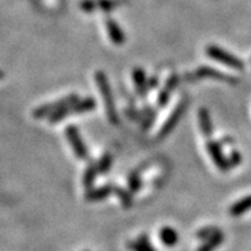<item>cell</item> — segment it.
<instances>
[{"label":"cell","instance_id":"obj_11","mask_svg":"<svg viewBox=\"0 0 251 251\" xmlns=\"http://www.w3.org/2000/svg\"><path fill=\"white\" fill-rule=\"evenodd\" d=\"M251 209V195L248 196V198H244L241 199V200H238L236 204H233L231 206V214L232 215H241L244 214V213H246L248 210H250Z\"/></svg>","mask_w":251,"mask_h":251},{"label":"cell","instance_id":"obj_15","mask_svg":"<svg viewBox=\"0 0 251 251\" xmlns=\"http://www.w3.org/2000/svg\"><path fill=\"white\" fill-rule=\"evenodd\" d=\"M160 238H162V241L164 242L165 245H175L178 240V235H177V232L175 229L169 227L163 228L162 231H160Z\"/></svg>","mask_w":251,"mask_h":251},{"label":"cell","instance_id":"obj_17","mask_svg":"<svg viewBox=\"0 0 251 251\" xmlns=\"http://www.w3.org/2000/svg\"><path fill=\"white\" fill-rule=\"evenodd\" d=\"M128 187H129V191L132 192V194L139 191L140 187H141V178H140V176L137 172H133L132 175L129 176Z\"/></svg>","mask_w":251,"mask_h":251},{"label":"cell","instance_id":"obj_25","mask_svg":"<svg viewBox=\"0 0 251 251\" xmlns=\"http://www.w3.org/2000/svg\"><path fill=\"white\" fill-rule=\"evenodd\" d=\"M156 82H158V79H156V77H154V78H150L149 82H148V86H149V89H151V87H155L156 86Z\"/></svg>","mask_w":251,"mask_h":251},{"label":"cell","instance_id":"obj_18","mask_svg":"<svg viewBox=\"0 0 251 251\" xmlns=\"http://www.w3.org/2000/svg\"><path fill=\"white\" fill-rule=\"evenodd\" d=\"M222 242V233L221 232H217L214 236H212L210 237V240H209L206 244L202 246L201 249H200V251H212L213 249L217 246V245H219Z\"/></svg>","mask_w":251,"mask_h":251},{"label":"cell","instance_id":"obj_21","mask_svg":"<svg viewBox=\"0 0 251 251\" xmlns=\"http://www.w3.org/2000/svg\"><path fill=\"white\" fill-rule=\"evenodd\" d=\"M169 94H171V91H168V90L165 89H163L162 91H160V94H159V96H158V104L160 106H165L167 105V102H168V100H169Z\"/></svg>","mask_w":251,"mask_h":251},{"label":"cell","instance_id":"obj_2","mask_svg":"<svg viewBox=\"0 0 251 251\" xmlns=\"http://www.w3.org/2000/svg\"><path fill=\"white\" fill-rule=\"evenodd\" d=\"M78 101V96L76 94H72V95H68L64 99H60L58 101L50 102L47 105L41 106V108H37L36 110H33V117L36 119L39 118H49L54 112L59 110L60 108H64V106L73 105L75 102Z\"/></svg>","mask_w":251,"mask_h":251},{"label":"cell","instance_id":"obj_6","mask_svg":"<svg viewBox=\"0 0 251 251\" xmlns=\"http://www.w3.org/2000/svg\"><path fill=\"white\" fill-rule=\"evenodd\" d=\"M185 106H186L185 102H183V104L181 102V104L176 108L175 112L169 116V118L167 119V122H165L164 126H163V128L160 129V132H159L158 135V139H163V137H165L168 133L172 132V129L175 128L177 122H178L179 118H181L182 113H183V110H185Z\"/></svg>","mask_w":251,"mask_h":251},{"label":"cell","instance_id":"obj_23","mask_svg":"<svg viewBox=\"0 0 251 251\" xmlns=\"http://www.w3.org/2000/svg\"><path fill=\"white\" fill-rule=\"evenodd\" d=\"M132 248L135 251H152L151 249L145 244V242H140V244H133Z\"/></svg>","mask_w":251,"mask_h":251},{"label":"cell","instance_id":"obj_3","mask_svg":"<svg viewBox=\"0 0 251 251\" xmlns=\"http://www.w3.org/2000/svg\"><path fill=\"white\" fill-rule=\"evenodd\" d=\"M206 54H208V56H210L212 59L218 60V62L223 63V64L231 67V68H235V70H242V68H244V63H242L241 60L218 47H214V45L208 47L206 48Z\"/></svg>","mask_w":251,"mask_h":251},{"label":"cell","instance_id":"obj_24","mask_svg":"<svg viewBox=\"0 0 251 251\" xmlns=\"http://www.w3.org/2000/svg\"><path fill=\"white\" fill-rule=\"evenodd\" d=\"M127 117L129 119H133V121H137L140 118H144V116H140V113L135 112V110H127Z\"/></svg>","mask_w":251,"mask_h":251},{"label":"cell","instance_id":"obj_10","mask_svg":"<svg viewBox=\"0 0 251 251\" xmlns=\"http://www.w3.org/2000/svg\"><path fill=\"white\" fill-rule=\"evenodd\" d=\"M112 192V187L110 186H104V187L95 188V190H89L86 194L87 201H99L105 199Z\"/></svg>","mask_w":251,"mask_h":251},{"label":"cell","instance_id":"obj_7","mask_svg":"<svg viewBox=\"0 0 251 251\" xmlns=\"http://www.w3.org/2000/svg\"><path fill=\"white\" fill-rule=\"evenodd\" d=\"M195 78H199V77H209V78H214V79H221V81H227L229 83H236L237 79L232 78V77L227 76L225 73L219 72L217 70H213V68H209V67H200L195 73Z\"/></svg>","mask_w":251,"mask_h":251},{"label":"cell","instance_id":"obj_20","mask_svg":"<svg viewBox=\"0 0 251 251\" xmlns=\"http://www.w3.org/2000/svg\"><path fill=\"white\" fill-rule=\"evenodd\" d=\"M117 194H118L122 204L125 205V208H129L132 205V196H131V194L128 191H126V190H117Z\"/></svg>","mask_w":251,"mask_h":251},{"label":"cell","instance_id":"obj_5","mask_svg":"<svg viewBox=\"0 0 251 251\" xmlns=\"http://www.w3.org/2000/svg\"><path fill=\"white\" fill-rule=\"evenodd\" d=\"M206 148H208L209 154H210V156H212L213 162L217 164V167H218L221 171H223V172H225V171H228L229 164H228V160L225 158V155H223V152H222V149L218 142L208 141Z\"/></svg>","mask_w":251,"mask_h":251},{"label":"cell","instance_id":"obj_8","mask_svg":"<svg viewBox=\"0 0 251 251\" xmlns=\"http://www.w3.org/2000/svg\"><path fill=\"white\" fill-rule=\"evenodd\" d=\"M133 79H135L137 93L140 94V96H145L146 91L149 89V86H148V81H146L145 77V72H144L141 68H136V70L133 71Z\"/></svg>","mask_w":251,"mask_h":251},{"label":"cell","instance_id":"obj_22","mask_svg":"<svg viewBox=\"0 0 251 251\" xmlns=\"http://www.w3.org/2000/svg\"><path fill=\"white\" fill-rule=\"evenodd\" d=\"M240 162H241V156H240V154H238L237 151L232 152L229 159H228V164H229V167H233V165L236 167Z\"/></svg>","mask_w":251,"mask_h":251},{"label":"cell","instance_id":"obj_16","mask_svg":"<svg viewBox=\"0 0 251 251\" xmlns=\"http://www.w3.org/2000/svg\"><path fill=\"white\" fill-rule=\"evenodd\" d=\"M73 113V108L72 105H68V106H64V108H60L59 110H56V112H54L51 116L49 117V121L51 123H56L59 122V121H62V119H64L66 117H68L70 114H72Z\"/></svg>","mask_w":251,"mask_h":251},{"label":"cell","instance_id":"obj_1","mask_svg":"<svg viewBox=\"0 0 251 251\" xmlns=\"http://www.w3.org/2000/svg\"><path fill=\"white\" fill-rule=\"evenodd\" d=\"M96 83L99 86L100 91L102 94V98H104V101H105L106 112H108V117H109V121L113 123H118V116H117L116 108H114V100H113L112 96V90H110L109 82L106 79L105 73L104 72H96Z\"/></svg>","mask_w":251,"mask_h":251},{"label":"cell","instance_id":"obj_12","mask_svg":"<svg viewBox=\"0 0 251 251\" xmlns=\"http://www.w3.org/2000/svg\"><path fill=\"white\" fill-rule=\"evenodd\" d=\"M106 26H108V31H109V35H110V39L114 41L116 45H123L125 43V36H123V32L118 28L113 21H108L106 22Z\"/></svg>","mask_w":251,"mask_h":251},{"label":"cell","instance_id":"obj_13","mask_svg":"<svg viewBox=\"0 0 251 251\" xmlns=\"http://www.w3.org/2000/svg\"><path fill=\"white\" fill-rule=\"evenodd\" d=\"M96 102L93 98H86V99L81 100V101L75 102L72 105L73 113H83V112H90V110L95 109Z\"/></svg>","mask_w":251,"mask_h":251},{"label":"cell","instance_id":"obj_14","mask_svg":"<svg viewBox=\"0 0 251 251\" xmlns=\"http://www.w3.org/2000/svg\"><path fill=\"white\" fill-rule=\"evenodd\" d=\"M98 172H99L98 164H90L87 167V169L85 171V175H83V185H85V187L90 190V187L93 186L94 181H95V177L98 175Z\"/></svg>","mask_w":251,"mask_h":251},{"label":"cell","instance_id":"obj_4","mask_svg":"<svg viewBox=\"0 0 251 251\" xmlns=\"http://www.w3.org/2000/svg\"><path fill=\"white\" fill-rule=\"evenodd\" d=\"M66 136L70 144L72 145V149L76 154V156L81 160H86L87 156H89V152H87L86 146L83 144L81 136H79L78 129L75 127V126H70L68 128L66 129Z\"/></svg>","mask_w":251,"mask_h":251},{"label":"cell","instance_id":"obj_9","mask_svg":"<svg viewBox=\"0 0 251 251\" xmlns=\"http://www.w3.org/2000/svg\"><path fill=\"white\" fill-rule=\"evenodd\" d=\"M199 125H200V128H201L202 133L205 136L212 135V122H210V116H209V112L204 108L199 110Z\"/></svg>","mask_w":251,"mask_h":251},{"label":"cell","instance_id":"obj_19","mask_svg":"<svg viewBox=\"0 0 251 251\" xmlns=\"http://www.w3.org/2000/svg\"><path fill=\"white\" fill-rule=\"evenodd\" d=\"M112 162H113V158L109 155V154H106V155L102 156V158L100 159L99 164H98V167H99V172L100 173L108 172V171L110 169V167H112Z\"/></svg>","mask_w":251,"mask_h":251}]
</instances>
